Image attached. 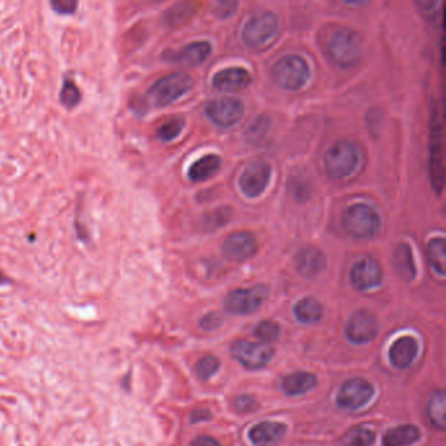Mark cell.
<instances>
[{
  "label": "cell",
  "instance_id": "1",
  "mask_svg": "<svg viewBox=\"0 0 446 446\" xmlns=\"http://www.w3.org/2000/svg\"><path fill=\"white\" fill-rule=\"evenodd\" d=\"M362 34L351 28L342 26L334 29L326 40V54L330 60L338 67L352 68L362 58Z\"/></svg>",
  "mask_w": 446,
  "mask_h": 446
},
{
  "label": "cell",
  "instance_id": "2",
  "mask_svg": "<svg viewBox=\"0 0 446 446\" xmlns=\"http://www.w3.org/2000/svg\"><path fill=\"white\" fill-rule=\"evenodd\" d=\"M193 85V77L185 72L169 74L153 83L144 96L143 104L139 106L144 108V111L165 108L191 91Z\"/></svg>",
  "mask_w": 446,
  "mask_h": 446
},
{
  "label": "cell",
  "instance_id": "3",
  "mask_svg": "<svg viewBox=\"0 0 446 446\" xmlns=\"http://www.w3.org/2000/svg\"><path fill=\"white\" fill-rule=\"evenodd\" d=\"M343 227L350 236L357 240H371L381 229V216L369 204L356 203L343 213Z\"/></svg>",
  "mask_w": 446,
  "mask_h": 446
},
{
  "label": "cell",
  "instance_id": "4",
  "mask_svg": "<svg viewBox=\"0 0 446 446\" xmlns=\"http://www.w3.org/2000/svg\"><path fill=\"white\" fill-rule=\"evenodd\" d=\"M360 165V150L348 140H339L330 147L325 155V168L334 179L352 176Z\"/></svg>",
  "mask_w": 446,
  "mask_h": 446
},
{
  "label": "cell",
  "instance_id": "5",
  "mask_svg": "<svg viewBox=\"0 0 446 446\" xmlns=\"http://www.w3.org/2000/svg\"><path fill=\"white\" fill-rule=\"evenodd\" d=\"M274 82L286 91H299L311 79V68L299 55H286L271 69Z\"/></svg>",
  "mask_w": 446,
  "mask_h": 446
},
{
  "label": "cell",
  "instance_id": "6",
  "mask_svg": "<svg viewBox=\"0 0 446 446\" xmlns=\"http://www.w3.org/2000/svg\"><path fill=\"white\" fill-rule=\"evenodd\" d=\"M278 16L274 12H257L246 20L241 35L247 46L257 49L269 43L278 32Z\"/></svg>",
  "mask_w": 446,
  "mask_h": 446
},
{
  "label": "cell",
  "instance_id": "7",
  "mask_svg": "<svg viewBox=\"0 0 446 446\" xmlns=\"http://www.w3.org/2000/svg\"><path fill=\"white\" fill-rule=\"evenodd\" d=\"M204 113L212 123L221 128H228L235 126L242 119L245 106L242 101L235 97H221L208 102L204 108Z\"/></svg>",
  "mask_w": 446,
  "mask_h": 446
},
{
  "label": "cell",
  "instance_id": "8",
  "mask_svg": "<svg viewBox=\"0 0 446 446\" xmlns=\"http://www.w3.org/2000/svg\"><path fill=\"white\" fill-rule=\"evenodd\" d=\"M269 296V289L266 286H255L245 289L232 291L225 297L224 306L227 312L238 316H245L260 309L266 297Z\"/></svg>",
  "mask_w": 446,
  "mask_h": 446
},
{
  "label": "cell",
  "instance_id": "9",
  "mask_svg": "<svg viewBox=\"0 0 446 446\" xmlns=\"http://www.w3.org/2000/svg\"><path fill=\"white\" fill-rule=\"evenodd\" d=\"M230 352L237 362H241L247 369H261L274 356V350L269 345L246 340H237L232 345Z\"/></svg>",
  "mask_w": 446,
  "mask_h": 446
},
{
  "label": "cell",
  "instance_id": "10",
  "mask_svg": "<svg viewBox=\"0 0 446 446\" xmlns=\"http://www.w3.org/2000/svg\"><path fill=\"white\" fill-rule=\"evenodd\" d=\"M271 178V167L266 161L255 160L250 162L241 174L238 185L245 196L253 199L266 191Z\"/></svg>",
  "mask_w": 446,
  "mask_h": 446
},
{
  "label": "cell",
  "instance_id": "11",
  "mask_svg": "<svg viewBox=\"0 0 446 446\" xmlns=\"http://www.w3.org/2000/svg\"><path fill=\"white\" fill-rule=\"evenodd\" d=\"M430 181L435 191L441 194L444 189V160H442V130L438 122L437 109L432 117L430 134Z\"/></svg>",
  "mask_w": 446,
  "mask_h": 446
},
{
  "label": "cell",
  "instance_id": "12",
  "mask_svg": "<svg viewBox=\"0 0 446 446\" xmlns=\"http://www.w3.org/2000/svg\"><path fill=\"white\" fill-rule=\"evenodd\" d=\"M212 45L207 41L191 43L178 50H168L162 54V60L172 65H181L186 67L201 66L210 58Z\"/></svg>",
  "mask_w": 446,
  "mask_h": 446
},
{
  "label": "cell",
  "instance_id": "13",
  "mask_svg": "<svg viewBox=\"0 0 446 446\" xmlns=\"http://www.w3.org/2000/svg\"><path fill=\"white\" fill-rule=\"evenodd\" d=\"M374 394V387L368 381L354 379L347 381L338 394V404L345 410H357L368 403Z\"/></svg>",
  "mask_w": 446,
  "mask_h": 446
},
{
  "label": "cell",
  "instance_id": "14",
  "mask_svg": "<svg viewBox=\"0 0 446 446\" xmlns=\"http://www.w3.org/2000/svg\"><path fill=\"white\" fill-rule=\"evenodd\" d=\"M221 250L224 257L230 261H247L258 252V241L249 232H237L225 238Z\"/></svg>",
  "mask_w": 446,
  "mask_h": 446
},
{
  "label": "cell",
  "instance_id": "15",
  "mask_svg": "<svg viewBox=\"0 0 446 446\" xmlns=\"http://www.w3.org/2000/svg\"><path fill=\"white\" fill-rule=\"evenodd\" d=\"M377 320L368 311H359L348 320L345 334L348 339L357 345L368 343L377 335Z\"/></svg>",
  "mask_w": 446,
  "mask_h": 446
},
{
  "label": "cell",
  "instance_id": "16",
  "mask_svg": "<svg viewBox=\"0 0 446 446\" xmlns=\"http://www.w3.org/2000/svg\"><path fill=\"white\" fill-rule=\"evenodd\" d=\"M351 283L359 291H368L379 286L382 281V269L373 258H362L351 269Z\"/></svg>",
  "mask_w": 446,
  "mask_h": 446
},
{
  "label": "cell",
  "instance_id": "17",
  "mask_svg": "<svg viewBox=\"0 0 446 446\" xmlns=\"http://www.w3.org/2000/svg\"><path fill=\"white\" fill-rule=\"evenodd\" d=\"M328 260L320 249L314 246H305L296 254L295 266L303 278L313 279L318 277L326 269Z\"/></svg>",
  "mask_w": 446,
  "mask_h": 446
},
{
  "label": "cell",
  "instance_id": "18",
  "mask_svg": "<svg viewBox=\"0 0 446 446\" xmlns=\"http://www.w3.org/2000/svg\"><path fill=\"white\" fill-rule=\"evenodd\" d=\"M252 83V75L242 67L224 68L216 72L212 85L220 92H237Z\"/></svg>",
  "mask_w": 446,
  "mask_h": 446
},
{
  "label": "cell",
  "instance_id": "19",
  "mask_svg": "<svg viewBox=\"0 0 446 446\" xmlns=\"http://www.w3.org/2000/svg\"><path fill=\"white\" fill-rule=\"evenodd\" d=\"M286 427L281 423H261L249 432V438L255 446H272L286 435Z\"/></svg>",
  "mask_w": 446,
  "mask_h": 446
},
{
  "label": "cell",
  "instance_id": "20",
  "mask_svg": "<svg viewBox=\"0 0 446 446\" xmlns=\"http://www.w3.org/2000/svg\"><path fill=\"white\" fill-rule=\"evenodd\" d=\"M418 355V343L411 337L398 339L390 348V360L398 369H406L413 364Z\"/></svg>",
  "mask_w": 446,
  "mask_h": 446
},
{
  "label": "cell",
  "instance_id": "21",
  "mask_svg": "<svg viewBox=\"0 0 446 446\" xmlns=\"http://www.w3.org/2000/svg\"><path fill=\"white\" fill-rule=\"evenodd\" d=\"M393 266L396 274L406 281H411L416 277V267L413 262V249L410 245H396L393 252Z\"/></svg>",
  "mask_w": 446,
  "mask_h": 446
},
{
  "label": "cell",
  "instance_id": "22",
  "mask_svg": "<svg viewBox=\"0 0 446 446\" xmlns=\"http://www.w3.org/2000/svg\"><path fill=\"white\" fill-rule=\"evenodd\" d=\"M221 159L218 155H206L199 160L195 161L187 172V177L193 182H203L210 179L219 172Z\"/></svg>",
  "mask_w": 446,
  "mask_h": 446
},
{
  "label": "cell",
  "instance_id": "23",
  "mask_svg": "<svg viewBox=\"0 0 446 446\" xmlns=\"http://www.w3.org/2000/svg\"><path fill=\"white\" fill-rule=\"evenodd\" d=\"M317 385V379L308 372H296L283 379L281 389L288 396H300L312 390Z\"/></svg>",
  "mask_w": 446,
  "mask_h": 446
},
{
  "label": "cell",
  "instance_id": "24",
  "mask_svg": "<svg viewBox=\"0 0 446 446\" xmlns=\"http://www.w3.org/2000/svg\"><path fill=\"white\" fill-rule=\"evenodd\" d=\"M420 438V432L411 424L401 425L389 430L382 438L384 446H408Z\"/></svg>",
  "mask_w": 446,
  "mask_h": 446
},
{
  "label": "cell",
  "instance_id": "25",
  "mask_svg": "<svg viewBox=\"0 0 446 446\" xmlns=\"http://www.w3.org/2000/svg\"><path fill=\"white\" fill-rule=\"evenodd\" d=\"M427 257L430 267L437 272L440 277L446 274V244L442 237L432 238L427 245Z\"/></svg>",
  "mask_w": 446,
  "mask_h": 446
},
{
  "label": "cell",
  "instance_id": "26",
  "mask_svg": "<svg viewBox=\"0 0 446 446\" xmlns=\"http://www.w3.org/2000/svg\"><path fill=\"white\" fill-rule=\"evenodd\" d=\"M295 316L303 323H316L323 316V306L318 300L313 297H306L296 303Z\"/></svg>",
  "mask_w": 446,
  "mask_h": 446
},
{
  "label": "cell",
  "instance_id": "27",
  "mask_svg": "<svg viewBox=\"0 0 446 446\" xmlns=\"http://www.w3.org/2000/svg\"><path fill=\"white\" fill-rule=\"evenodd\" d=\"M430 418L432 424L438 428V430H444L446 428V398L445 393L442 390L436 391L432 399H430Z\"/></svg>",
  "mask_w": 446,
  "mask_h": 446
},
{
  "label": "cell",
  "instance_id": "28",
  "mask_svg": "<svg viewBox=\"0 0 446 446\" xmlns=\"http://www.w3.org/2000/svg\"><path fill=\"white\" fill-rule=\"evenodd\" d=\"M185 128V119L182 117H173L161 125L157 130V138L161 142H172L178 138Z\"/></svg>",
  "mask_w": 446,
  "mask_h": 446
},
{
  "label": "cell",
  "instance_id": "29",
  "mask_svg": "<svg viewBox=\"0 0 446 446\" xmlns=\"http://www.w3.org/2000/svg\"><path fill=\"white\" fill-rule=\"evenodd\" d=\"M60 99L65 108L74 109L82 101V92L71 79H65L60 89Z\"/></svg>",
  "mask_w": 446,
  "mask_h": 446
},
{
  "label": "cell",
  "instance_id": "30",
  "mask_svg": "<svg viewBox=\"0 0 446 446\" xmlns=\"http://www.w3.org/2000/svg\"><path fill=\"white\" fill-rule=\"evenodd\" d=\"M373 442H374L373 432L362 427L350 430L343 440L345 446H372Z\"/></svg>",
  "mask_w": 446,
  "mask_h": 446
},
{
  "label": "cell",
  "instance_id": "31",
  "mask_svg": "<svg viewBox=\"0 0 446 446\" xmlns=\"http://www.w3.org/2000/svg\"><path fill=\"white\" fill-rule=\"evenodd\" d=\"M193 11L191 4L179 3V4H176L172 9H168V12L165 15V21L170 26H178L190 18V16L193 15Z\"/></svg>",
  "mask_w": 446,
  "mask_h": 446
},
{
  "label": "cell",
  "instance_id": "32",
  "mask_svg": "<svg viewBox=\"0 0 446 446\" xmlns=\"http://www.w3.org/2000/svg\"><path fill=\"white\" fill-rule=\"evenodd\" d=\"M255 337L261 340L263 345H269L278 339L280 335V328L278 323L272 320H263L255 328Z\"/></svg>",
  "mask_w": 446,
  "mask_h": 446
},
{
  "label": "cell",
  "instance_id": "33",
  "mask_svg": "<svg viewBox=\"0 0 446 446\" xmlns=\"http://www.w3.org/2000/svg\"><path fill=\"white\" fill-rule=\"evenodd\" d=\"M269 126V119L264 116H261L258 118L254 119L250 123V126L246 128L245 136L249 142L252 143H258L264 138V135L267 133Z\"/></svg>",
  "mask_w": 446,
  "mask_h": 446
},
{
  "label": "cell",
  "instance_id": "34",
  "mask_svg": "<svg viewBox=\"0 0 446 446\" xmlns=\"http://www.w3.org/2000/svg\"><path fill=\"white\" fill-rule=\"evenodd\" d=\"M230 213H232V210L229 207H220L218 210L207 213L202 220L203 228L210 230V229H215V228L227 224L230 219Z\"/></svg>",
  "mask_w": 446,
  "mask_h": 446
},
{
  "label": "cell",
  "instance_id": "35",
  "mask_svg": "<svg viewBox=\"0 0 446 446\" xmlns=\"http://www.w3.org/2000/svg\"><path fill=\"white\" fill-rule=\"evenodd\" d=\"M289 193L299 202H305L311 196V186L306 179L301 177H294L288 182Z\"/></svg>",
  "mask_w": 446,
  "mask_h": 446
},
{
  "label": "cell",
  "instance_id": "36",
  "mask_svg": "<svg viewBox=\"0 0 446 446\" xmlns=\"http://www.w3.org/2000/svg\"><path fill=\"white\" fill-rule=\"evenodd\" d=\"M220 362L216 357H213V356H207V357H204L202 359L201 362H198V365H196V373H198V376L201 377V379H208L218 372L219 369Z\"/></svg>",
  "mask_w": 446,
  "mask_h": 446
},
{
  "label": "cell",
  "instance_id": "37",
  "mask_svg": "<svg viewBox=\"0 0 446 446\" xmlns=\"http://www.w3.org/2000/svg\"><path fill=\"white\" fill-rule=\"evenodd\" d=\"M77 1L75 0H54L51 1V9L60 15H72L77 9Z\"/></svg>",
  "mask_w": 446,
  "mask_h": 446
},
{
  "label": "cell",
  "instance_id": "38",
  "mask_svg": "<svg viewBox=\"0 0 446 446\" xmlns=\"http://www.w3.org/2000/svg\"><path fill=\"white\" fill-rule=\"evenodd\" d=\"M257 407H258V403L253 396H241L235 401V408L238 413H250V411H254Z\"/></svg>",
  "mask_w": 446,
  "mask_h": 446
},
{
  "label": "cell",
  "instance_id": "39",
  "mask_svg": "<svg viewBox=\"0 0 446 446\" xmlns=\"http://www.w3.org/2000/svg\"><path fill=\"white\" fill-rule=\"evenodd\" d=\"M238 3L237 1H218L215 4V13L221 18L232 16L236 12Z\"/></svg>",
  "mask_w": 446,
  "mask_h": 446
},
{
  "label": "cell",
  "instance_id": "40",
  "mask_svg": "<svg viewBox=\"0 0 446 446\" xmlns=\"http://www.w3.org/2000/svg\"><path fill=\"white\" fill-rule=\"evenodd\" d=\"M416 6L419 7L421 12L430 18H433L436 16V13L438 12V9L442 6L441 1H428V0H418L416 1Z\"/></svg>",
  "mask_w": 446,
  "mask_h": 446
},
{
  "label": "cell",
  "instance_id": "41",
  "mask_svg": "<svg viewBox=\"0 0 446 446\" xmlns=\"http://www.w3.org/2000/svg\"><path fill=\"white\" fill-rule=\"evenodd\" d=\"M220 317L218 314H208L207 317H204L202 320V328L204 330H213V328H218L220 325Z\"/></svg>",
  "mask_w": 446,
  "mask_h": 446
},
{
  "label": "cell",
  "instance_id": "42",
  "mask_svg": "<svg viewBox=\"0 0 446 446\" xmlns=\"http://www.w3.org/2000/svg\"><path fill=\"white\" fill-rule=\"evenodd\" d=\"M191 446H220L219 442L215 438L208 437V436H201V437L195 438Z\"/></svg>",
  "mask_w": 446,
  "mask_h": 446
},
{
  "label": "cell",
  "instance_id": "43",
  "mask_svg": "<svg viewBox=\"0 0 446 446\" xmlns=\"http://www.w3.org/2000/svg\"><path fill=\"white\" fill-rule=\"evenodd\" d=\"M210 418V411H207V410H196L191 415V421L193 423H199V421L208 420Z\"/></svg>",
  "mask_w": 446,
  "mask_h": 446
},
{
  "label": "cell",
  "instance_id": "44",
  "mask_svg": "<svg viewBox=\"0 0 446 446\" xmlns=\"http://www.w3.org/2000/svg\"><path fill=\"white\" fill-rule=\"evenodd\" d=\"M4 280H6V279H4V277L0 274V284H3V283H4Z\"/></svg>",
  "mask_w": 446,
  "mask_h": 446
}]
</instances>
